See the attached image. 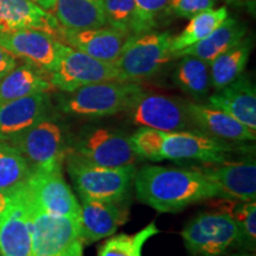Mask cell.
<instances>
[{"label":"cell","mask_w":256,"mask_h":256,"mask_svg":"<svg viewBox=\"0 0 256 256\" xmlns=\"http://www.w3.org/2000/svg\"><path fill=\"white\" fill-rule=\"evenodd\" d=\"M134 0H104L106 23L114 30L130 36Z\"/></svg>","instance_id":"cell-33"},{"label":"cell","mask_w":256,"mask_h":256,"mask_svg":"<svg viewBox=\"0 0 256 256\" xmlns=\"http://www.w3.org/2000/svg\"><path fill=\"white\" fill-rule=\"evenodd\" d=\"M48 92H40L0 104V142H11L50 113Z\"/></svg>","instance_id":"cell-17"},{"label":"cell","mask_w":256,"mask_h":256,"mask_svg":"<svg viewBox=\"0 0 256 256\" xmlns=\"http://www.w3.org/2000/svg\"><path fill=\"white\" fill-rule=\"evenodd\" d=\"M25 186L31 200L46 214L78 220L80 203L64 180L62 171H34Z\"/></svg>","instance_id":"cell-12"},{"label":"cell","mask_w":256,"mask_h":256,"mask_svg":"<svg viewBox=\"0 0 256 256\" xmlns=\"http://www.w3.org/2000/svg\"><path fill=\"white\" fill-rule=\"evenodd\" d=\"M246 34L247 26L244 24L238 19L228 17L209 36L176 54L174 58H179L182 56H194L210 64L217 56L244 38Z\"/></svg>","instance_id":"cell-22"},{"label":"cell","mask_w":256,"mask_h":256,"mask_svg":"<svg viewBox=\"0 0 256 256\" xmlns=\"http://www.w3.org/2000/svg\"><path fill=\"white\" fill-rule=\"evenodd\" d=\"M8 144L24 156L32 171H62L72 136L66 124L48 115Z\"/></svg>","instance_id":"cell-4"},{"label":"cell","mask_w":256,"mask_h":256,"mask_svg":"<svg viewBox=\"0 0 256 256\" xmlns=\"http://www.w3.org/2000/svg\"><path fill=\"white\" fill-rule=\"evenodd\" d=\"M228 17L229 14L226 6L206 10L191 17L186 28L177 36L172 37L171 51L174 58L176 54L180 52L209 36L211 32L218 28Z\"/></svg>","instance_id":"cell-26"},{"label":"cell","mask_w":256,"mask_h":256,"mask_svg":"<svg viewBox=\"0 0 256 256\" xmlns=\"http://www.w3.org/2000/svg\"><path fill=\"white\" fill-rule=\"evenodd\" d=\"M138 82L108 81L86 86L58 98L64 114L80 119H100L128 112L142 92Z\"/></svg>","instance_id":"cell-2"},{"label":"cell","mask_w":256,"mask_h":256,"mask_svg":"<svg viewBox=\"0 0 256 256\" xmlns=\"http://www.w3.org/2000/svg\"><path fill=\"white\" fill-rule=\"evenodd\" d=\"M208 101L210 106L256 130V89L248 75L242 74L238 80L210 95Z\"/></svg>","instance_id":"cell-20"},{"label":"cell","mask_w":256,"mask_h":256,"mask_svg":"<svg viewBox=\"0 0 256 256\" xmlns=\"http://www.w3.org/2000/svg\"><path fill=\"white\" fill-rule=\"evenodd\" d=\"M55 89L49 74L28 63L18 64L0 81V104Z\"/></svg>","instance_id":"cell-24"},{"label":"cell","mask_w":256,"mask_h":256,"mask_svg":"<svg viewBox=\"0 0 256 256\" xmlns=\"http://www.w3.org/2000/svg\"><path fill=\"white\" fill-rule=\"evenodd\" d=\"M40 30L60 40L58 20L32 0H0V32Z\"/></svg>","instance_id":"cell-18"},{"label":"cell","mask_w":256,"mask_h":256,"mask_svg":"<svg viewBox=\"0 0 256 256\" xmlns=\"http://www.w3.org/2000/svg\"><path fill=\"white\" fill-rule=\"evenodd\" d=\"M58 43L51 34L40 30L0 32V46L16 58L23 60L48 74L57 66Z\"/></svg>","instance_id":"cell-14"},{"label":"cell","mask_w":256,"mask_h":256,"mask_svg":"<svg viewBox=\"0 0 256 256\" xmlns=\"http://www.w3.org/2000/svg\"><path fill=\"white\" fill-rule=\"evenodd\" d=\"M188 107L194 126L200 132L229 142H254L256 139V130L246 127L226 112L194 101H188Z\"/></svg>","instance_id":"cell-21"},{"label":"cell","mask_w":256,"mask_h":256,"mask_svg":"<svg viewBox=\"0 0 256 256\" xmlns=\"http://www.w3.org/2000/svg\"><path fill=\"white\" fill-rule=\"evenodd\" d=\"M18 66V60L8 50L0 46V81Z\"/></svg>","instance_id":"cell-35"},{"label":"cell","mask_w":256,"mask_h":256,"mask_svg":"<svg viewBox=\"0 0 256 256\" xmlns=\"http://www.w3.org/2000/svg\"><path fill=\"white\" fill-rule=\"evenodd\" d=\"M24 186L11 194L8 209L0 216V252L4 256H32L31 217Z\"/></svg>","instance_id":"cell-13"},{"label":"cell","mask_w":256,"mask_h":256,"mask_svg":"<svg viewBox=\"0 0 256 256\" xmlns=\"http://www.w3.org/2000/svg\"><path fill=\"white\" fill-rule=\"evenodd\" d=\"M174 80L178 88L197 100L209 95L211 82L209 64L194 56L179 57Z\"/></svg>","instance_id":"cell-27"},{"label":"cell","mask_w":256,"mask_h":256,"mask_svg":"<svg viewBox=\"0 0 256 256\" xmlns=\"http://www.w3.org/2000/svg\"><path fill=\"white\" fill-rule=\"evenodd\" d=\"M0 256H4V255H2V252H0Z\"/></svg>","instance_id":"cell-40"},{"label":"cell","mask_w":256,"mask_h":256,"mask_svg":"<svg viewBox=\"0 0 256 256\" xmlns=\"http://www.w3.org/2000/svg\"><path fill=\"white\" fill-rule=\"evenodd\" d=\"M34 2H36L37 5H40V8H43L46 11L52 12L54 8H55L56 0H32Z\"/></svg>","instance_id":"cell-38"},{"label":"cell","mask_w":256,"mask_h":256,"mask_svg":"<svg viewBox=\"0 0 256 256\" xmlns=\"http://www.w3.org/2000/svg\"><path fill=\"white\" fill-rule=\"evenodd\" d=\"M216 0H170L165 14L176 17L191 18L194 14L214 8Z\"/></svg>","instance_id":"cell-34"},{"label":"cell","mask_w":256,"mask_h":256,"mask_svg":"<svg viewBox=\"0 0 256 256\" xmlns=\"http://www.w3.org/2000/svg\"><path fill=\"white\" fill-rule=\"evenodd\" d=\"M32 168L24 156L6 142H0V191L14 194L32 176Z\"/></svg>","instance_id":"cell-28"},{"label":"cell","mask_w":256,"mask_h":256,"mask_svg":"<svg viewBox=\"0 0 256 256\" xmlns=\"http://www.w3.org/2000/svg\"><path fill=\"white\" fill-rule=\"evenodd\" d=\"M182 238L191 256H220L235 244L238 226L226 211L202 212L188 220Z\"/></svg>","instance_id":"cell-9"},{"label":"cell","mask_w":256,"mask_h":256,"mask_svg":"<svg viewBox=\"0 0 256 256\" xmlns=\"http://www.w3.org/2000/svg\"><path fill=\"white\" fill-rule=\"evenodd\" d=\"M236 147L200 130L164 133L160 158L162 160H196L206 164H220L229 159Z\"/></svg>","instance_id":"cell-11"},{"label":"cell","mask_w":256,"mask_h":256,"mask_svg":"<svg viewBox=\"0 0 256 256\" xmlns=\"http://www.w3.org/2000/svg\"><path fill=\"white\" fill-rule=\"evenodd\" d=\"M66 171L81 200L126 202L130 196L136 165L104 168L83 162L72 153L66 158Z\"/></svg>","instance_id":"cell-3"},{"label":"cell","mask_w":256,"mask_h":256,"mask_svg":"<svg viewBox=\"0 0 256 256\" xmlns=\"http://www.w3.org/2000/svg\"><path fill=\"white\" fill-rule=\"evenodd\" d=\"M10 202H11V194L0 191V216L2 215V212H4L6 209H8Z\"/></svg>","instance_id":"cell-37"},{"label":"cell","mask_w":256,"mask_h":256,"mask_svg":"<svg viewBox=\"0 0 256 256\" xmlns=\"http://www.w3.org/2000/svg\"><path fill=\"white\" fill-rule=\"evenodd\" d=\"M229 5L236 6V8H246L249 11L255 14L256 8V0H226Z\"/></svg>","instance_id":"cell-36"},{"label":"cell","mask_w":256,"mask_h":256,"mask_svg":"<svg viewBox=\"0 0 256 256\" xmlns=\"http://www.w3.org/2000/svg\"><path fill=\"white\" fill-rule=\"evenodd\" d=\"M230 256H255V255L252 254V252H238V254H232Z\"/></svg>","instance_id":"cell-39"},{"label":"cell","mask_w":256,"mask_h":256,"mask_svg":"<svg viewBox=\"0 0 256 256\" xmlns=\"http://www.w3.org/2000/svg\"><path fill=\"white\" fill-rule=\"evenodd\" d=\"M164 133L162 130H153V128L140 127L136 132L130 136L133 150L139 156V158L150 160V162H162L160 152H162V144Z\"/></svg>","instance_id":"cell-32"},{"label":"cell","mask_w":256,"mask_h":256,"mask_svg":"<svg viewBox=\"0 0 256 256\" xmlns=\"http://www.w3.org/2000/svg\"><path fill=\"white\" fill-rule=\"evenodd\" d=\"M138 200L159 212H179L200 202L220 197V191L197 168L146 165L133 179Z\"/></svg>","instance_id":"cell-1"},{"label":"cell","mask_w":256,"mask_h":256,"mask_svg":"<svg viewBox=\"0 0 256 256\" xmlns=\"http://www.w3.org/2000/svg\"><path fill=\"white\" fill-rule=\"evenodd\" d=\"M170 32H146L130 36L115 60L120 81L139 82L151 78L174 58Z\"/></svg>","instance_id":"cell-5"},{"label":"cell","mask_w":256,"mask_h":256,"mask_svg":"<svg viewBox=\"0 0 256 256\" xmlns=\"http://www.w3.org/2000/svg\"><path fill=\"white\" fill-rule=\"evenodd\" d=\"M52 11L60 26L66 30L107 26L104 0H56Z\"/></svg>","instance_id":"cell-23"},{"label":"cell","mask_w":256,"mask_h":256,"mask_svg":"<svg viewBox=\"0 0 256 256\" xmlns=\"http://www.w3.org/2000/svg\"><path fill=\"white\" fill-rule=\"evenodd\" d=\"M49 78L52 87L63 92H74L94 83L120 81L114 63L96 60L62 42L58 43L57 66L49 74Z\"/></svg>","instance_id":"cell-8"},{"label":"cell","mask_w":256,"mask_h":256,"mask_svg":"<svg viewBox=\"0 0 256 256\" xmlns=\"http://www.w3.org/2000/svg\"><path fill=\"white\" fill-rule=\"evenodd\" d=\"M252 49V37H244L217 56L209 64L211 88L220 90L238 80L247 66Z\"/></svg>","instance_id":"cell-25"},{"label":"cell","mask_w":256,"mask_h":256,"mask_svg":"<svg viewBox=\"0 0 256 256\" xmlns=\"http://www.w3.org/2000/svg\"><path fill=\"white\" fill-rule=\"evenodd\" d=\"M130 209L126 202H100L81 200L80 204V240L90 244L110 238L128 222Z\"/></svg>","instance_id":"cell-16"},{"label":"cell","mask_w":256,"mask_h":256,"mask_svg":"<svg viewBox=\"0 0 256 256\" xmlns=\"http://www.w3.org/2000/svg\"><path fill=\"white\" fill-rule=\"evenodd\" d=\"M220 191L222 198L238 202L256 200V164L254 159L224 162L196 168Z\"/></svg>","instance_id":"cell-15"},{"label":"cell","mask_w":256,"mask_h":256,"mask_svg":"<svg viewBox=\"0 0 256 256\" xmlns=\"http://www.w3.org/2000/svg\"><path fill=\"white\" fill-rule=\"evenodd\" d=\"M159 234L154 222L133 235L119 234L102 243L96 256H142V248L150 238Z\"/></svg>","instance_id":"cell-29"},{"label":"cell","mask_w":256,"mask_h":256,"mask_svg":"<svg viewBox=\"0 0 256 256\" xmlns=\"http://www.w3.org/2000/svg\"><path fill=\"white\" fill-rule=\"evenodd\" d=\"M24 188L31 217L32 256H83L78 220L46 214Z\"/></svg>","instance_id":"cell-6"},{"label":"cell","mask_w":256,"mask_h":256,"mask_svg":"<svg viewBox=\"0 0 256 256\" xmlns=\"http://www.w3.org/2000/svg\"><path fill=\"white\" fill-rule=\"evenodd\" d=\"M168 2L170 0H134L130 36L154 30L160 16L166 12Z\"/></svg>","instance_id":"cell-31"},{"label":"cell","mask_w":256,"mask_h":256,"mask_svg":"<svg viewBox=\"0 0 256 256\" xmlns=\"http://www.w3.org/2000/svg\"><path fill=\"white\" fill-rule=\"evenodd\" d=\"M70 153L83 162L104 168L134 165L140 159L130 136L107 127L84 128L72 139Z\"/></svg>","instance_id":"cell-7"},{"label":"cell","mask_w":256,"mask_h":256,"mask_svg":"<svg viewBox=\"0 0 256 256\" xmlns=\"http://www.w3.org/2000/svg\"><path fill=\"white\" fill-rule=\"evenodd\" d=\"M128 112L130 121L139 127L166 133L197 130L188 110V100L176 96L144 92Z\"/></svg>","instance_id":"cell-10"},{"label":"cell","mask_w":256,"mask_h":256,"mask_svg":"<svg viewBox=\"0 0 256 256\" xmlns=\"http://www.w3.org/2000/svg\"><path fill=\"white\" fill-rule=\"evenodd\" d=\"M128 37L110 26L83 30L62 28L60 42L96 60L114 63Z\"/></svg>","instance_id":"cell-19"},{"label":"cell","mask_w":256,"mask_h":256,"mask_svg":"<svg viewBox=\"0 0 256 256\" xmlns=\"http://www.w3.org/2000/svg\"><path fill=\"white\" fill-rule=\"evenodd\" d=\"M228 208L222 211L228 212L238 226V247L255 252L256 248V203L255 202H232L228 200Z\"/></svg>","instance_id":"cell-30"}]
</instances>
